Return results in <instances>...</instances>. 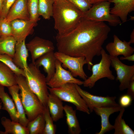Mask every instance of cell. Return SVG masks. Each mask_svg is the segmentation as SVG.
<instances>
[{"mask_svg":"<svg viewBox=\"0 0 134 134\" xmlns=\"http://www.w3.org/2000/svg\"><path fill=\"white\" fill-rule=\"evenodd\" d=\"M110 31L104 22L83 17L77 26L69 33L55 36L58 51L73 57H84L87 67L91 70L93 60L101 55L102 46Z\"/></svg>","mask_w":134,"mask_h":134,"instance_id":"1","label":"cell"},{"mask_svg":"<svg viewBox=\"0 0 134 134\" xmlns=\"http://www.w3.org/2000/svg\"><path fill=\"white\" fill-rule=\"evenodd\" d=\"M52 17L57 34H67L74 29L83 18V12L67 0H56L53 5Z\"/></svg>","mask_w":134,"mask_h":134,"instance_id":"2","label":"cell"},{"mask_svg":"<svg viewBox=\"0 0 134 134\" xmlns=\"http://www.w3.org/2000/svg\"><path fill=\"white\" fill-rule=\"evenodd\" d=\"M15 77L20 88L21 101L25 114L29 121H32L38 115L43 113L44 107L29 88L25 77L21 75L16 74Z\"/></svg>","mask_w":134,"mask_h":134,"instance_id":"3","label":"cell"},{"mask_svg":"<svg viewBox=\"0 0 134 134\" xmlns=\"http://www.w3.org/2000/svg\"><path fill=\"white\" fill-rule=\"evenodd\" d=\"M24 69V76L31 90L37 96L44 107L47 106L49 94L46 77L34 64L32 63Z\"/></svg>","mask_w":134,"mask_h":134,"instance_id":"4","label":"cell"},{"mask_svg":"<svg viewBox=\"0 0 134 134\" xmlns=\"http://www.w3.org/2000/svg\"><path fill=\"white\" fill-rule=\"evenodd\" d=\"M48 89L50 93L56 95L62 101L72 103L76 106L77 110L90 114L85 102L77 91L75 84L67 83L57 88L48 87Z\"/></svg>","mask_w":134,"mask_h":134,"instance_id":"5","label":"cell"},{"mask_svg":"<svg viewBox=\"0 0 134 134\" xmlns=\"http://www.w3.org/2000/svg\"><path fill=\"white\" fill-rule=\"evenodd\" d=\"M100 55L101 58L100 62L93 65L91 67L92 75L83 81V85L84 87L91 88L94 87L97 81L104 78L111 80L115 79V77L110 69L111 61L109 55L103 48L101 50Z\"/></svg>","mask_w":134,"mask_h":134,"instance_id":"6","label":"cell"},{"mask_svg":"<svg viewBox=\"0 0 134 134\" xmlns=\"http://www.w3.org/2000/svg\"><path fill=\"white\" fill-rule=\"evenodd\" d=\"M111 3L105 1L93 5L89 10L83 13L84 17L96 21H106L113 27L121 24V21L119 18L110 13Z\"/></svg>","mask_w":134,"mask_h":134,"instance_id":"7","label":"cell"},{"mask_svg":"<svg viewBox=\"0 0 134 134\" xmlns=\"http://www.w3.org/2000/svg\"><path fill=\"white\" fill-rule=\"evenodd\" d=\"M56 59L62 63L63 67L67 68L73 76H79L84 80L88 76L85 72L83 67L87 62L85 58L83 56L73 57L58 51L54 53Z\"/></svg>","mask_w":134,"mask_h":134,"instance_id":"8","label":"cell"},{"mask_svg":"<svg viewBox=\"0 0 134 134\" xmlns=\"http://www.w3.org/2000/svg\"><path fill=\"white\" fill-rule=\"evenodd\" d=\"M111 60V66L116 71V80L120 83L119 90L123 91L127 89L130 82L134 76V65L128 66L123 63L118 57L109 55Z\"/></svg>","mask_w":134,"mask_h":134,"instance_id":"9","label":"cell"},{"mask_svg":"<svg viewBox=\"0 0 134 134\" xmlns=\"http://www.w3.org/2000/svg\"><path fill=\"white\" fill-rule=\"evenodd\" d=\"M75 87L80 95L85 101L90 113L95 107H101L119 105L116 101V97L107 96L102 97L93 95L82 89L79 85L75 84Z\"/></svg>","mask_w":134,"mask_h":134,"instance_id":"10","label":"cell"},{"mask_svg":"<svg viewBox=\"0 0 134 134\" xmlns=\"http://www.w3.org/2000/svg\"><path fill=\"white\" fill-rule=\"evenodd\" d=\"M62 63L56 59L55 72L50 80L47 83V85L52 88L59 87L67 83L76 84L79 85L83 84V81L75 78L70 72L64 69Z\"/></svg>","mask_w":134,"mask_h":134,"instance_id":"11","label":"cell"},{"mask_svg":"<svg viewBox=\"0 0 134 134\" xmlns=\"http://www.w3.org/2000/svg\"><path fill=\"white\" fill-rule=\"evenodd\" d=\"M26 45L31 53L32 63L34 64L39 57L46 53L54 51L55 49L52 41L37 36Z\"/></svg>","mask_w":134,"mask_h":134,"instance_id":"12","label":"cell"},{"mask_svg":"<svg viewBox=\"0 0 134 134\" xmlns=\"http://www.w3.org/2000/svg\"><path fill=\"white\" fill-rule=\"evenodd\" d=\"M12 36L17 43L25 40L27 37L33 33L34 27L37 25L31 20L20 19L14 20L10 22Z\"/></svg>","mask_w":134,"mask_h":134,"instance_id":"13","label":"cell"},{"mask_svg":"<svg viewBox=\"0 0 134 134\" xmlns=\"http://www.w3.org/2000/svg\"><path fill=\"white\" fill-rule=\"evenodd\" d=\"M113 41L108 43L105 46L106 50L111 56L118 57L122 55L125 57L132 55L134 52V48L128 42L122 41L115 34L113 36Z\"/></svg>","mask_w":134,"mask_h":134,"instance_id":"14","label":"cell"},{"mask_svg":"<svg viewBox=\"0 0 134 134\" xmlns=\"http://www.w3.org/2000/svg\"><path fill=\"white\" fill-rule=\"evenodd\" d=\"M122 107L120 105L117 106L95 107L93 111L101 119V128L99 132L96 134H104L113 129V126L109 121L110 115L116 112H118Z\"/></svg>","mask_w":134,"mask_h":134,"instance_id":"15","label":"cell"},{"mask_svg":"<svg viewBox=\"0 0 134 134\" xmlns=\"http://www.w3.org/2000/svg\"><path fill=\"white\" fill-rule=\"evenodd\" d=\"M109 1L114 3L111 8L110 13L119 17L121 23L127 21L129 13L134 11V0H111Z\"/></svg>","mask_w":134,"mask_h":134,"instance_id":"16","label":"cell"},{"mask_svg":"<svg viewBox=\"0 0 134 134\" xmlns=\"http://www.w3.org/2000/svg\"><path fill=\"white\" fill-rule=\"evenodd\" d=\"M56 59L54 53L52 51L41 56L34 62V64L37 67L41 66L43 67L44 71L47 74L46 77L47 83L51 78L55 72Z\"/></svg>","mask_w":134,"mask_h":134,"instance_id":"17","label":"cell"},{"mask_svg":"<svg viewBox=\"0 0 134 134\" xmlns=\"http://www.w3.org/2000/svg\"><path fill=\"white\" fill-rule=\"evenodd\" d=\"M6 18L10 22L17 19L30 20L27 0H16L10 9Z\"/></svg>","mask_w":134,"mask_h":134,"instance_id":"18","label":"cell"},{"mask_svg":"<svg viewBox=\"0 0 134 134\" xmlns=\"http://www.w3.org/2000/svg\"><path fill=\"white\" fill-rule=\"evenodd\" d=\"M8 88L19 115L18 122L23 126L26 127L29 121L26 116L20 95L19 93L20 90L18 84H16Z\"/></svg>","mask_w":134,"mask_h":134,"instance_id":"19","label":"cell"},{"mask_svg":"<svg viewBox=\"0 0 134 134\" xmlns=\"http://www.w3.org/2000/svg\"><path fill=\"white\" fill-rule=\"evenodd\" d=\"M47 105L54 121L57 122L63 117L64 106L63 103L62 101L56 95L50 93Z\"/></svg>","mask_w":134,"mask_h":134,"instance_id":"20","label":"cell"},{"mask_svg":"<svg viewBox=\"0 0 134 134\" xmlns=\"http://www.w3.org/2000/svg\"><path fill=\"white\" fill-rule=\"evenodd\" d=\"M4 87L0 84V99L3 105L1 109L8 112L12 121L18 122L19 115L14 101L5 92Z\"/></svg>","mask_w":134,"mask_h":134,"instance_id":"21","label":"cell"},{"mask_svg":"<svg viewBox=\"0 0 134 134\" xmlns=\"http://www.w3.org/2000/svg\"><path fill=\"white\" fill-rule=\"evenodd\" d=\"M28 51L25 44V39L16 43L12 60L14 64L18 67L24 69L27 67Z\"/></svg>","mask_w":134,"mask_h":134,"instance_id":"22","label":"cell"},{"mask_svg":"<svg viewBox=\"0 0 134 134\" xmlns=\"http://www.w3.org/2000/svg\"><path fill=\"white\" fill-rule=\"evenodd\" d=\"M66 122L68 127V133L70 134H79L81 132L79 123L76 115V110L70 106H64Z\"/></svg>","mask_w":134,"mask_h":134,"instance_id":"23","label":"cell"},{"mask_svg":"<svg viewBox=\"0 0 134 134\" xmlns=\"http://www.w3.org/2000/svg\"><path fill=\"white\" fill-rule=\"evenodd\" d=\"M1 123L4 128V132L0 131V134H29L26 127L18 122L11 120L5 117L1 119Z\"/></svg>","mask_w":134,"mask_h":134,"instance_id":"24","label":"cell"},{"mask_svg":"<svg viewBox=\"0 0 134 134\" xmlns=\"http://www.w3.org/2000/svg\"><path fill=\"white\" fill-rule=\"evenodd\" d=\"M0 84L7 87L17 84L13 72L5 64L0 61Z\"/></svg>","mask_w":134,"mask_h":134,"instance_id":"25","label":"cell"},{"mask_svg":"<svg viewBox=\"0 0 134 134\" xmlns=\"http://www.w3.org/2000/svg\"><path fill=\"white\" fill-rule=\"evenodd\" d=\"M125 108L122 107L115 120L113 129L114 134H134V132L129 125L126 124L122 118L125 111Z\"/></svg>","mask_w":134,"mask_h":134,"instance_id":"26","label":"cell"},{"mask_svg":"<svg viewBox=\"0 0 134 134\" xmlns=\"http://www.w3.org/2000/svg\"><path fill=\"white\" fill-rule=\"evenodd\" d=\"M17 42L12 36L0 37V54H5L13 57Z\"/></svg>","mask_w":134,"mask_h":134,"instance_id":"27","label":"cell"},{"mask_svg":"<svg viewBox=\"0 0 134 134\" xmlns=\"http://www.w3.org/2000/svg\"><path fill=\"white\" fill-rule=\"evenodd\" d=\"M45 122L43 114L38 115L34 119L29 121L26 127L30 134H43Z\"/></svg>","mask_w":134,"mask_h":134,"instance_id":"28","label":"cell"},{"mask_svg":"<svg viewBox=\"0 0 134 134\" xmlns=\"http://www.w3.org/2000/svg\"><path fill=\"white\" fill-rule=\"evenodd\" d=\"M53 0H38V14L46 19L52 16Z\"/></svg>","mask_w":134,"mask_h":134,"instance_id":"29","label":"cell"},{"mask_svg":"<svg viewBox=\"0 0 134 134\" xmlns=\"http://www.w3.org/2000/svg\"><path fill=\"white\" fill-rule=\"evenodd\" d=\"M45 124L43 134H55L56 126L53 124V120L50 114L48 106L44 107L43 112Z\"/></svg>","mask_w":134,"mask_h":134,"instance_id":"30","label":"cell"},{"mask_svg":"<svg viewBox=\"0 0 134 134\" xmlns=\"http://www.w3.org/2000/svg\"><path fill=\"white\" fill-rule=\"evenodd\" d=\"M0 61L8 66L15 74L24 76V69L18 67L15 65L13 61L12 58L10 56L5 54H0Z\"/></svg>","mask_w":134,"mask_h":134,"instance_id":"31","label":"cell"},{"mask_svg":"<svg viewBox=\"0 0 134 134\" xmlns=\"http://www.w3.org/2000/svg\"><path fill=\"white\" fill-rule=\"evenodd\" d=\"M38 4V0H27V6L30 20L35 23L39 20Z\"/></svg>","mask_w":134,"mask_h":134,"instance_id":"32","label":"cell"},{"mask_svg":"<svg viewBox=\"0 0 134 134\" xmlns=\"http://www.w3.org/2000/svg\"><path fill=\"white\" fill-rule=\"evenodd\" d=\"M11 36L12 34L10 22L6 18L0 17V37Z\"/></svg>","mask_w":134,"mask_h":134,"instance_id":"33","label":"cell"},{"mask_svg":"<svg viewBox=\"0 0 134 134\" xmlns=\"http://www.w3.org/2000/svg\"><path fill=\"white\" fill-rule=\"evenodd\" d=\"M83 13L89 10L92 6L88 0H67Z\"/></svg>","mask_w":134,"mask_h":134,"instance_id":"34","label":"cell"},{"mask_svg":"<svg viewBox=\"0 0 134 134\" xmlns=\"http://www.w3.org/2000/svg\"><path fill=\"white\" fill-rule=\"evenodd\" d=\"M16 0H3L0 17L5 18L10 8Z\"/></svg>","mask_w":134,"mask_h":134,"instance_id":"35","label":"cell"},{"mask_svg":"<svg viewBox=\"0 0 134 134\" xmlns=\"http://www.w3.org/2000/svg\"><path fill=\"white\" fill-rule=\"evenodd\" d=\"M133 100L131 97L128 94L122 95L120 98L119 104L122 107H126L131 105Z\"/></svg>","mask_w":134,"mask_h":134,"instance_id":"36","label":"cell"},{"mask_svg":"<svg viewBox=\"0 0 134 134\" xmlns=\"http://www.w3.org/2000/svg\"><path fill=\"white\" fill-rule=\"evenodd\" d=\"M127 89V94L130 96L133 100L134 98V77L131 80L129 86Z\"/></svg>","mask_w":134,"mask_h":134,"instance_id":"37","label":"cell"},{"mask_svg":"<svg viewBox=\"0 0 134 134\" xmlns=\"http://www.w3.org/2000/svg\"><path fill=\"white\" fill-rule=\"evenodd\" d=\"M119 59L121 60H127L129 61H134V54H132L131 55L125 57H121Z\"/></svg>","mask_w":134,"mask_h":134,"instance_id":"38","label":"cell"},{"mask_svg":"<svg viewBox=\"0 0 134 134\" xmlns=\"http://www.w3.org/2000/svg\"><path fill=\"white\" fill-rule=\"evenodd\" d=\"M111 0H88L90 3L93 5L101 2L105 1H110Z\"/></svg>","mask_w":134,"mask_h":134,"instance_id":"39","label":"cell"},{"mask_svg":"<svg viewBox=\"0 0 134 134\" xmlns=\"http://www.w3.org/2000/svg\"><path fill=\"white\" fill-rule=\"evenodd\" d=\"M134 29L131 33L130 35V39L129 42L130 44H133L134 43Z\"/></svg>","mask_w":134,"mask_h":134,"instance_id":"40","label":"cell"},{"mask_svg":"<svg viewBox=\"0 0 134 134\" xmlns=\"http://www.w3.org/2000/svg\"><path fill=\"white\" fill-rule=\"evenodd\" d=\"M3 1V0H0V17L1 13Z\"/></svg>","mask_w":134,"mask_h":134,"instance_id":"41","label":"cell"},{"mask_svg":"<svg viewBox=\"0 0 134 134\" xmlns=\"http://www.w3.org/2000/svg\"><path fill=\"white\" fill-rule=\"evenodd\" d=\"M2 103L0 100V109H1L2 107V106L1 105Z\"/></svg>","mask_w":134,"mask_h":134,"instance_id":"42","label":"cell"},{"mask_svg":"<svg viewBox=\"0 0 134 134\" xmlns=\"http://www.w3.org/2000/svg\"><path fill=\"white\" fill-rule=\"evenodd\" d=\"M54 1H55L56 0H53Z\"/></svg>","mask_w":134,"mask_h":134,"instance_id":"43","label":"cell"}]
</instances>
